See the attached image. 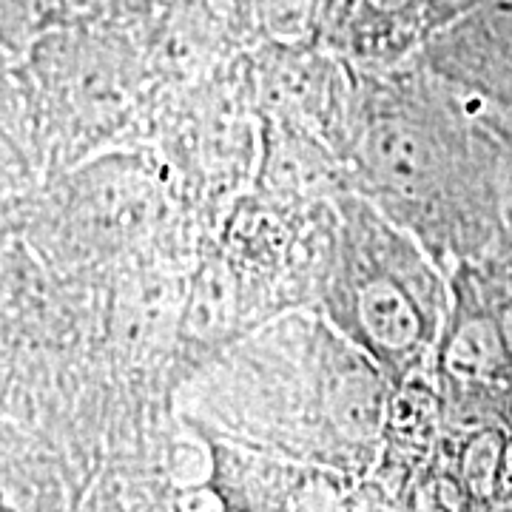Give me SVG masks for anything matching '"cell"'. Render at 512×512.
Here are the masks:
<instances>
[{"label": "cell", "mask_w": 512, "mask_h": 512, "mask_svg": "<svg viewBox=\"0 0 512 512\" xmlns=\"http://www.w3.org/2000/svg\"><path fill=\"white\" fill-rule=\"evenodd\" d=\"M421 265L410 256H393L379 245L376 256L359 262L350 256L345 271V319L359 348L387 370H410L439 336L436 302L421 282Z\"/></svg>", "instance_id": "1"}, {"label": "cell", "mask_w": 512, "mask_h": 512, "mask_svg": "<svg viewBox=\"0 0 512 512\" xmlns=\"http://www.w3.org/2000/svg\"><path fill=\"white\" fill-rule=\"evenodd\" d=\"M359 163L376 188L404 200H421L439 183L441 148L427 128L387 114L373 120L362 134Z\"/></svg>", "instance_id": "2"}, {"label": "cell", "mask_w": 512, "mask_h": 512, "mask_svg": "<svg viewBox=\"0 0 512 512\" xmlns=\"http://www.w3.org/2000/svg\"><path fill=\"white\" fill-rule=\"evenodd\" d=\"M439 376L444 407L510 382L512 359L495 313L461 308L453 316V325L441 333Z\"/></svg>", "instance_id": "3"}, {"label": "cell", "mask_w": 512, "mask_h": 512, "mask_svg": "<svg viewBox=\"0 0 512 512\" xmlns=\"http://www.w3.org/2000/svg\"><path fill=\"white\" fill-rule=\"evenodd\" d=\"M441 66L458 72L467 86L512 106V0H484L456 20L441 46Z\"/></svg>", "instance_id": "4"}, {"label": "cell", "mask_w": 512, "mask_h": 512, "mask_svg": "<svg viewBox=\"0 0 512 512\" xmlns=\"http://www.w3.org/2000/svg\"><path fill=\"white\" fill-rule=\"evenodd\" d=\"M444 444L476 507L504 495L510 461V430L504 424H481L467 433H458L456 441L444 433Z\"/></svg>", "instance_id": "5"}, {"label": "cell", "mask_w": 512, "mask_h": 512, "mask_svg": "<svg viewBox=\"0 0 512 512\" xmlns=\"http://www.w3.org/2000/svg\"><path fill=\"white\" fill-rule=\"evenodd\" d=\"M399 512H476L444 441L407 484L399 498Z\"/></svg>", "instance_id": "6"}, {"label": "cell", "mask_w": 512, "mask_h": 512, "mask_svg": "<svg viewBox=\"0 0 512 512\" xmlns=\"http://www.w3.org/2000/svg\"><path fill=\"white\" fill-rule=\"evenodd\" d=\"M481 3L484 0H427L433 18L439 20V23H456L464 15H470L473 9H478Z\"/></svg>", "instance_id": "7"}, {"label": "cell", "mask_w": 512, "mask_h": 512, "mask_svg": "<svg viewBox=\"0 0 512 512\" xmlns=\"http://www.w3.org/2000/svg\"><path fill=\"white\" fill-rule=\"evenodd\" d=\"M367 9L382 15V18H393V15H402L404 9H410L416 0H365Z\"/></svg>", "instance_id": "8"}, {"label": "cell", "mask_w": 512, "mask_h": 512, "mask_svg": "<svg viewBox=\"0 0 512 512\" xmlns=\"http://www.w3.org/2000/svg\"><path fill=\"white\" fill-rule=\"evenodd\" d=\"M495 319H498V328H501V336H504V345L510 350L512 359V293L501 302V308L495 311Z\"/></svg>", "instance_id": "9"}, {"label": "cell", "mask_w": 512, "mask_h": 512, "mask_svg": "<svg viewBox=\"0 0 512 512\" xmlns=\"http://www.w3.org/2000/svg\"><path fill=\"white\" fill-rule=\"evenodd\" d=\"M476 512H512V495H501L490 504H481V507H476Z\"/></svg>", "instance_id": "10"}]
</instances>
